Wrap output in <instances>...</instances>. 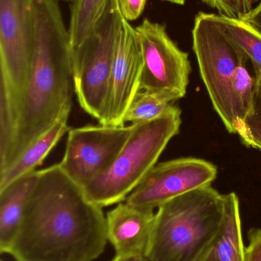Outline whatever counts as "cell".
Here are the masks:
<instances>
[{
    "label": "cell",
    "instance_id": "cell-1",
    "mask_svg": "<svg viewBox=\"0 0 261 261\" xmlns=\"http://www.w3.org/2000/svg\"><path fill=\"white\" fill-rule=\"evenodd\" d=\"M107 243L102 207L56 164L38 170L7 254L14 261H94Z\"/></svg>",
    "mask_w": 261,
    "mask_h": 261
},
{
    "label": "cell",
    "instance_id": "cell-2",
    "mask_svg": "<svg viewBox=\"0 0 261 261\" xmlns=\"http://www.w3.org/2000/svg\"><path fill=\"white\" fill-rule=\"evenodd\" d=\"M59 0H33L34 50L10 153L0 173L72 108L70 36Z\"/></svg>",
    "mask_w": 261,
    "mask_h": 261
},
{
    "label": "cell",
    "instance_id": "cell-3",
    "mask_svg": "<svg viewBox=\"0 0 261 261\" xmlns=\"http://www.w3.org/2000/svg\"><path fill=\"white\" fill-rule=\"evenodd\" d=\"M224 195L211 186L177 196L156 210L147 261H199L222 225Z\"/></svg>",
    "mask_w": 261,
    "mask_h": 261
},
{
    "label": "cell",
    "instance_id": "cell-4",
    "mask_svg": "<svg viewBox=\"0 0 261 261\" xmlns=\"http://www.w3.org/2000/svg\"><path fill=\"white\" fill-rule=\"evenodd\" d=\"M181 114L173 105L160 117L136 125L111 167L83 188L86 197L102 208L124 202L179 133Z\"/></svg>",
    "mask_w": 261,
    "mask_h": 261
},
{
    "label": "cell",
    "instance_id": "cell-5",
    "mask_svg": "<svg viewBox=\"0 0 261 261\" xmlns=\"http://www.w3.org/2000/svg\"><path fill=\"white\" fill-rule=\"evenodd\" d=\"M33 0H0V132L15 133L34 50Z\"/></svg>",
    "mask_w": 261,
    "mask_h": 261
},
{
    "label": "cell",
    "instance_id": "cell-6",
    "mask_svg": "<svg viewBox=\"0 0 261 261\" xmlns=\"http://www.w3.org/2000/svg\"><path fill=\"white\" fill-rule=\"evenodd\" d=\"M123 17L110 0L88 38L70 49L75 93L84 112L102 124Z\"/></svg>",
    "mask_w": 261,
    "mask_h": 261
},
{
    "label": "cell",
    "instance_id": "cell-7",
    "mask_svg": "<svg viewBox=\"0 0 261 261\" xmlns=\"http://www.w3.org/2000/svg\"><path fill=\"white\" fill-rule=\"evenodd\" d=\"M193 38L201 76L213 107L227 130L239 135L233 110L232 84L239 67L249 60L222 32L216 14L198 13Z\"/></svg>",
    "mask_w": 261,
    "mask_h": 261
},
{
    "label": "cell",
    "instance_id": "cell-8",
    "mask_svg": "<svg viewBox=\"0 0 261 261\" xmlns=\"http://www.w3.org/2000/svg\"><path fill=\"white\" fill-rule=\"evenodd\" d=\"M135 30L144 60L140 90L165 96L173 102L182 99L191 73L188 54L170 38L165 24L144 18Z\"/></svg>",
    "mask_w": 261,
    "mask_h": 261
},
{
    "label": "cell",
    "instance_id": "cell-9",
    "mask_svg": "<svg viewBox=\"0 0 261 261\" xmlns=\"http://www.w3.org/2000/svg\"><path fill=\"white\" fill-rule=\"evenodd\" d=\"M135 128L136 125H101L70 129L58 164L83 189L111 167Z\"/></svg>",
    "mask_w": 261,
    "mask_h": 261
},
{
    "label": "cell",
    "instance_id": "cell-10",
    "mask_svg": "<svg viewBox=\"0 0 261 261\" xmlns=\"http://www.w3.org/2000/svg\"><path fill=\"white\" fill-rule=\"evenodd\" d=\"M218 175L212 163L182 158L156 164L125 202L133 206L156 210L171 199L211 186Z\"/></svg>",
    "mask_w": 261,
    "mask_h": 261
},
{
    "label": "cell",
    "instance_id": "cell-11",
    "mask_svg": "<svg viewBox=\"0 0 261 261\" xmlns=\"http://www.w3.org/2000/svg\"><path fill=\"white\" fill-rule=\"evenodd\" d=\"M144 60L135 28L123 18L116 44L104 121L101 125H125L124 118L140 90Z\"/></svg>",
    "mask_w": 261,
    "mask_h": 261
},
{
    "label": "cell",
    "instance_id": "cell-12",
    "mask_svg": "<svg viewBox=\"0 0 261 261\" xmlns=\"http://www.w3.org/2000/svg\"><path fill=\"white\" fill-rule=\"evenodd\" d=\"M156 210L120 202L106 215L108 242L116 256L145 259L153 239Z\"/></svg>",
    "mask_w": 261,
    "mask_h": 261
},
{
    "label": "cell",
    "instance_id": "cell-13",
    "mask_svg": "<svg viewBox=\"0 0 261 261\" xmlns=\"http://www.w3.org/2000/svg\"><path fill=\"white\" fill-rule=\"evenodd\" d=\"M239 199L234 193L224 195L222 225L199 261H245Z\"/></svg>",
    "mask_w": 261,
    "mask_h": 261
},
{
    "label": "cell",
    "instance_id": "cell-14",
    "mask_svg": "<svg viewBox=\"0 0 261 261\" xmlns=\"http://www.w3.org/2000/svg\"><path fill=\"white\" fill-rule=\"evenodd\" d=\"M38 178V170H35L18 178L0 190V251L2 254H7L12 245Z\"/></svg>",
    "mask_w": 261,
    "mask_h": 261
},
{
    "label": "cell",
    "instance_id": "cell-15",
    "mask_svg": "<svg viewBox=\"0 0 261 261\" xmlns=\"http://www.w3.org/2000/svg\"><path fill=\"white\" fill-rule=\"evenodd\" d=\"M63 115L45 133L36 140L7 170L0 173V190L18 178L36 170L60 140L70 129L67 125L69 115Z\"/></svg>",
    "mask_w": 261,
    "mask_h": 261
},
{
    "label": "cell",
    "instance_id": "cell-16",
    "mask_svg": "<svg viewBox=\"0 0 261 261\" xmlns=\"http://www.w3.org/2000/svg\"><path fill=\"white\" fill-rule=\"evenodd\" d=\"M110 0H74L70 6V49L82 44L93 32Z\"/></svg>",
    "mask_w": 261,
    "mask_h": 261
},
{
    "label": "cell",
    "instance_id": "cell-17",
    "mask_svg": "<svg viewBox=\"0 0 261 261\" xmlns=\"http://www.w3.org/2000/svg\"><path fill=\"white\" fill-rule=\"evenodd\" d=\"M222 32L234 42L251 62L256 76L261 74V35L241 19L216 15Z\"/></svg>",
    "mask_w": 261,
    "mask_h": 261
},
{
    "label": "cell",
    "instance_id": "cell-18",
    "mask_svg": "<svg viewBox=\"0 0 261 261\" xmlns=\"http://www.w3.org/2000/svg\"><path fill=\"white\" fill-rule=\"evenodd\" d=\"M173 102L165 96L139 90L133 98L124 118V124L140 125L154 120L171 109Z\"/></svg>",
    "mask_w": 261,
    "mask_h": 261
},
{
    "label": "cell",
    "instance_id": "cell-19",
    "mask_svg": "<svg viewBox=\"0 0 261 261\" xmlns=\"http://www.w3.org/2000/svg\"><path fill=\"white\" fill-rule=\"evenodd\" d=\"M239 137L248 147L261 150V100L256 96L252 109L244 121Z\"/></svg>",
    "mask_w": 261,
    "mask_h": 261
},
{
    "label": "cell",
    "instance_id": "cell-20",
    "mask_svg": "<svg viewBox=\"0 0 261 261\" xmlns=\"http://www.w3.org/2000/svg\"><path fill=\"white\" fill-rule=\"evenodd\" d=\"M204 3L216 9L219 15L228 18L242 19L254 9L257 0H202Z\"/></svg>",
    "mask_w": 261,
    "mask_h": 261
},
{
    "label": "cell",
    "instance_id": "cell-21",
    "mask_svg": "<svg viewBox=\"0 0 261 261\" xmlns=\"http://www.w3.org/2000/svg\"><path fill=\"white\" fill-rule=\"evenodd\" d=\"M121 15L126 21H133L142 15L148 0H116Z\"/></svg>",
    "mask_w": 261,
    "mask_h": 261
},
{
    "label": "cell",
    "instance_id": "cell-22",
    "mask_svg": "<svg viewBox=\"0 0 261 261\" xmlns=\"http://www.w3.org/2000/svg\"><path fill=\"white\" fill-rule=\"evenodd\" d=\"M248 246L245 248V261H261V228H253L248 234Z\"/></svg>",
    "mask_w": 261,
    "mask_h": 261
},
{
    "label": "cell",
    "instance_id": "cell-23",
    "mask_svg": "<svg viewBox=\"0 0 261 261\" xmlns=\"http://www.w3.org/2000/svg\"><path fill=\"white\" fill-rule=\"evenodd\" d=\"M241 20L261 35V1L251 12Z\"/></svg>",
    "mask_w": 261,
    "mask_h": 261
},
{
    "label": "cell",
    "instance_id": "cell-24",
    "mask_svg": "<svg viewBox=\"0 0 261 261\" xmlns=\"http://www.w3.org/2000/svg\"><path fill=\"white\" fill-rule=\"evenodd\" d=\"M141 260H142V259L134 257H121V256H115L114 258L110 261H141Z\"/></svg>",
    "mask_w": 261,
    "mask_h": 261
},
{
    "label": "cell",
    "instance_id": "cell-25",
    "mask_svg": "<svg viewBox=\"0 0 261 261\" xmlns=\"http://www.w3.org/2000/svg\"><path fill=\"white\" fill-rule=\"evenodd\" d=\"M256 96L261 100V74L257 77V86H256Z\"/></svg>",
    "mask_w": 261,
    "mask_h": 261
},
{
    "label": "cell",
    "instance_id": "cell-26",
    "mask_svg": "<svg viewBox=\"0 0 261 261\" xmlns=\"http://www.w3.org/2000/svg\"><path fill=\"white\" fill-rule=\"evenodd\" d=\"M163 1L169 2V3H173V4L179 5V6H183L186 0H163Z\"/></svg>",
    "mask_w": 261,
    "mask_h": 261
},
{
    "label": "cell",
    "instance_id": "cell-27",
    "mask_svg": "<svg viewBox=\"0 0 261 261\" xmlns=\"http://www.w3.org/2000/svg\"><path fill=\"white\" fill-rule=\"evenodd\" d=\"M60 1L64 2V3H72L74 0H60Z\"/></svg>",
    "mask_w": 261,
    "mask_h": 261
},
{
    "label": "cell",
    "instance_id": "cell-28",
    "mask_svg": "<svg viewBox=\"0 0 261 261\" xmlns=\"http://www.w3.org/2000/svg\"><path fill=\"white\" fill-rule=\"evenodd\" d=\"M141 261H147V260H146V259H142V260H141Z\"/></svg>",
    "mask_w": 261,
    "mask_h": 261
}]
</instances>
